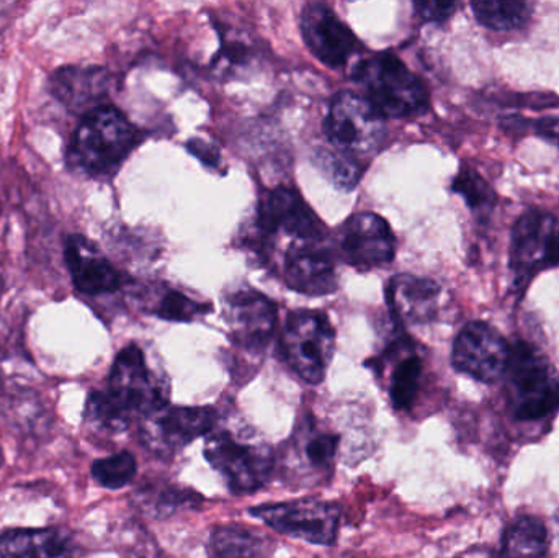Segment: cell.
I'll list each match as a JSON object with an SVG mask.
<instances>
[{
    "label": "cell",
    "mask_w": 559,
    "mask_h": 558,
    "mask_svg": "<svg viewBox=\"0 0 559 558\" xmlns=\"http://www.w3.org/2000/svg\"><path fill=\"white\" fill-rule=\"evenodd\" d=\"M140 140V131L118 108L100 105L87 111L75 128L68 164L85 176L105 179L120 169Z\"/></svg>",
    "instance_id": "cell-1"
},
{
    "label": "cell",
    "mask_w": 559,
    "mask_h": 558,
    "mask_svg": "<svg viewBox=\"0 0 559 558\" xmlns=\"http://www.w3.org/2000/svg\"><path fill=\"white\" fill-rule=\"evenodd\" d=\"M352 78L383 117H417L429 108L426 85L390 52H380L358 62Z\"/></svg>",
    "instance_id": "cell-2"
},
{
    "label": "cell",
    "mask_w": 559,
    "mask_h": 558,
    "mask_svg": "<svg viewBox=\"0 0 559 558\" xmlns=\"http://www.w3.org/2000/svg\"><path fill=\"white\" fill-rule=\"evenodd\" d=\"M504 377L509 406L519 422H545L558 412L559 373L537 347L525 341L515 343Z\"/></svg>",
    "instance_id": "cell-3"
},
{
    "label": "cell",
    "mask_w": 559,
    "mask_h": 558,
    "mask_svg": "<svg viewBox=\"0 0 559 558\" xmlns=\"http://www.w3.org/2000/svg\"><path fill=\"white\" fill-rule=\"evenodd\" d=\"M205 459L223 475L235 495L255 494L271 480L275 454L271 446L238 436L228 429L209 435Z\"/></svg>",
    "instance_id": "cell-4"
},
{
    "label": "cell",
    "mask_w": 559,
    "mask_h": 558,
    "mask_svg": "<svg viewBox=\"0 0 559 558\" xmlns=\"http://www.w3.org/2000/svg\"><path fill=\"white\" fill-rule=\"evenodd\" d=\"M559 265V218L544 210H528L512 226L509 269L522 294L540 272Z\"/></svg>",
    "instance_id": "cell-5"
},
{
    "label": "cell",
    "mask_w": 559,
    "mask_h": 558,
    "mask_svg": "<svg viewBox=\"0 0 559 558\" xmlns=\"http://www.w3.org/2000/svg\"><path fill=\"white\" fill-rule=\"evenodd\" d=\"M104 393L108 402L131 423L169 405V385L153 376L143 351L134 344L118 354Z\"/></svg>",
    "instance_id": "cell-6"
},
{
    "label": "cell",
    "mask_w": 559,
    "mask_h": 558,
    "mask_svg": "<svg viewBox=\"0 0 559 558\" xmlns=\"http://www.w3.org/2000/svg\"><path fill=\"white\" fill-rule=\"evenodd\" d=\"M282 353L293 372L305 382L321 383L334 356L335 333L321 311L289 314L282 334Z\"/></svg>",
    "instance_id": "cell-7"
},
{
    "label": "cell",
    "mask_w": 559,
    "mask_h": 558,
    "mask_svg": "<svg viewBox=\"0 0 559 558\" xmlns=\"http://www.w3.org/2000/svg\"><path fill=\"white\" fill-rule=\"evenodd\" d=\"M325 134L342 153L358 156L381 146L386 133L384 117L365 95L338 92L329 108Z\"/></svg>",
    "instance_id": "cell-8"
},
{
    "label": "cell",
    "mask_w": 559,
    "mask_h": 558,
    "mask_svg": "<svg viewBox=\"0 0 559 558\" xmlns=\"http://www.w3.org/2000/svg\"><path fill=\"white\" fill-rule=\"evenodd\" d=\"M341 436L306 416L282 452V467L292 484L319 485L334 472Z\"/></svg>",
    "instance_id": "cell-9"
},
{
    "label": "cell",
    "mask_w": 559,
    "mask_h": 558,
    "mask_svg": "<svg viewBox=\"0 0 559 558\" xmlns=\"http://www.w3.org/2000/svg\"><path fill=\"white\" fill-rule=\"evenodd\" d=\"M218 413L209 406H170L154 409L140 419V436L147 451L173 458L195 439L215 431Z\"/></svg>",
    "instance_id": "cell-10"
},
{
    "label": "cell",
    "mask_w": 559,
    "mask_h": 558,
    "mask_svg": "<svg viewBox=\"0 0 559 558\" xmlns=\"http://www.w3.org/2000/svg\"><path fill=\"white\" fill-rule=\"evenodd\" d=\"M249 513L285 536L316 546H332L337 541L342 510L329 501L296 500L262 504Z\"/></svg>",
    "instance_id": "cell-11"
},
{
    "label": "cell",
    "mask_w": 559,
    "mask_h": 558,
    "mask_svg": "<svg viewBox=\"0 0 559 558\" xmlns=\"http://www.w3.org/2000/svg\"><path fill=\"white\" fill-rule=\"evenodd\" d=\"M512 346L485 321L466 324L453 344L452 363L459 372L483 383H495L508 372Z\"/></svg>",
    "instance_id": "cell-12"
},
{
    "label": "cell",
    "mask_w": 559,
    "mask_h": 558,
    "mask_svg": "<svg viewBox=\"0 0 559 558\" xmlns=\"http://www.w3.org/2000/svg\"><path fill=\"white\" fill-rule=\"evenodd\" d=\"M338 242L345 262L361 271L388 264L396 251L390 225L374 213L350 216L342 226Z\"/></svg>",
    "instance_id": "cell-13"
},
{
    "label": "cell",
    "mask_w": 559,
    "mask_h": 558,
    "mask_svg": "<svg viewBox=\"0 0 559 558\" xmlns=\"http://www.w3.org/2000/svg\"><path fill=\"white\" fill-rule=\"evenodd\" d=\"M301 32L309 51L329 68L347 64L358 41L347 25L322 3H309L301 15Z\"/></svg>",
    "instance_id": "cell-14"
},
{
    "label": "cell",
    "mask_w": 559,
    "mask_h": 558,
    "mask_svg": "<svg viewBox=\"0 0 559 558\" xmlns=\"http://www.w3.org/2000/svg\"><path fill=\"white\" fill-rule=\"evenodd\" d=\"M229 334L242 349H262L277 324V307L255 290H239L225 301Z\"/></svg>",
    "instance_id": "cell-15"
},
{
    "label": "cell",
    "mask_w": 559,
    "mask_h": 558,
    "mask_svg": "<svg viewBox=\"0 0 559 558\" xmlns=\"http://www.w3.org/2000/svg\"><path fill=\"white\" fill-rule=\"evenodd\" d=\"M258 225L264 235L282 229L301 241H321L324 235V226L311 206L296 190L286 187L275 189L262 200Z\"/></svg>",
    "instance_id": "cell-16"
},
{
    "label": "cell",
    "mask_w": 559,
    "mask_h": 558,
    "mask_svg": "<svg viewBox=\"0 0 559 558\" xmlns=\"http://www.w3.org/2000/svg\"><path fill=\"white\" fill-rule=\"evenodd\" d=\"M66 264L71 272L75 290L87 297L114 294L123 285L120 272L102 254L95 242L82 235L66 239Z\"/></svg>",
    "instance_id": "cell-17"
},
{
    "label": "cell",
    "mask_w": 559,
    "mask_h": 558,
    "mask_svg": "<svg viewBox=\"0 0 559 558\" xmlns=\"http://www.w3.org/2000/svg\"><path fill=\"white\" fill-rule=\"evenodd\" d=\"M285 281L292 290L309 297L329 295L337 288L334 262L319 241H301L289 246L285 254Z\"/></svg>",
    "instance_id": "cell-18"
},
{
    "label": "cell",
    "mask_w": 559,
    "mask_h": 558,
    "mask_svg": "<svg viewBox=\"0 0 559 558\" xmlns=\"http://www.w3.org/2000/svg\"><path fill=\"white\" fill-rule=\"evenodd\" d=\"M108 74L95 66H62L49 78L52 97L72 114H87L100 107L108 91Z\"/></svg>",
    "instance_id": "cell-19"
},
{
    "label": "cell",
    "mask_w": 559,
    "mask_h": 558,
    "mask_svg": "<svg viewBox=\"0 0 559 558\" xmlns=\"http://www.w3.org/2000/svg\"><path fill=\"white\" fill-rule=\"evenodd\" d=\"M388 305L401 323H429L439 311L440 287L430 278L397 275L388 285Z\"/></svg>",
    "instance_id": "cell-20"
},
{
    "label": "cell",
    "mask_w": 559,
    "mask_h": 558,
    "mask_svg": "<svg viewBox=\"0 0 559 558\" xmlns=\"http://www.w3.org/2000/svg\"><path fill=\"white\" fill-rule=\"evenodd\" d=\"M74 544L61 530H13L0 536V558H72Z\"/></svg>",
    "instance_id": "cell-21"
},
{
    "label": "cell",
    "mask_w": 559,
    "mask_h": 558,
    "mask_svg": "<svg viewBox=\"0 0 559 558\" xmlns=\"http://www.w3.org/2000/svg\"><path fill=\"white\" fill-rule=\"evenodd\" d=\"M548 554L547 527L538 518H519L506 531L501 558H550Z\"/></svg>",
    "instance_id": "cell-22"
},
{
    "label": "cell",
    "mask_w": 559,
    "mask_h": 558,
    "mask_svg": "<svg viewBox=\"0 0 559 558\" xmlns=\"http://www.w3.org/2000/svg\"><path fill=\"white\" fill-rule=\"evenodd\" d=\"M397 344L400 359L394 363L388 382V393L396 412H411L419 399L423 387L424 364L420 357L414 353L401 354Z\"/></svg>",
    "instance_id": "cell-23"
},
{
    "label": "cell",
    "mask_w": 559,
    "mask_h": 558,
    "mask_svg": "<svg viewBox=\"0 0 559 558\" xmlns=\"http://www.w3.org/2000/svg\"><path fill=\"white\" fill-rule=\"evenodd\" d=\"M210 558H269V543L246 527L219 526L210 539Z\"/></svg>",
    "instance_id": "cell-24"
},
{
    "label": "cell",
    "mask_w": 559,
    "mask_h": 558,
    "mask_svg": "<svg viewBox=\"0 0 559 558\" xmlns=\"http://www.w3.org/2000/svg\"><path fill=\"white\" fill-rule=\"evenodd\" d=\"M476 20L496 32H508L527 25L532 16V3L521 0H481L472 3Z\"/></svg>",
    "instance_id": "cell-25"
},
{
    "label": "cell",
    "mask_w": 559,
    "mask_h": 558,
    "mask_svg": "<svg viewBox=\"0 0 559 558\" xmlns=\"http://www.w3.org/2000/svg\"><path fill=\"white\" fill-rule=\"evenodd\" d=\"M200 500L202 498L192 491L179 490L177 487H166V485L141 488L138 491V507L144 513L159 518L170 517L179 508L190 507Z\"/></svg>",
    "instance_id": "cell-26"
},
{
    "label": "cell",
    "mask_w": 559,
    "mask_h": 558,
    "mask_svg": "<svg viewBox=\"0 0 559 558\" xmlns=\"http://www.w3.org/2000/svg\"><path fill=\"white\" fill-rule=\"evenodd\" d=\"M453 190L466 200L476 215L481 218L491 215L496 203L495 190L472 167H462L459 176L453 180Z\"/></svg>",
    "instance_id": "cell-27"
},
{
    "label": "cell",
    "mask_w": 559,
    "mask_h": 558,
    "mask_svg": "<svg viewBox=\"0 0 559 558\" xmlns=\"http://www.w3.org/2000/svg\"><path fill=\"white\" fill-rule=\"evenodd\" d=\"M136 461L130 452H118L110 458L98 459L92 465V477L108 490L127 487L136 475Z\"/></svg>",
    "instance_id": "cell-28"
},
{
    "label": "cell",
    "mask_w": 559,
    "mask_h": 558,
    "mask_svg": "<svg viewBox=\"0 0 559 558\" xmlns=\"http://www.w3.org/2000/svg\"><path fill=\"white\" fill-rule=\"evenodd\" d=\"M210 310L203 301L193 300L180 290H164L151 311L169 321H193Z\"/></svg>",
    "instance_id": "cell-29"
},
{
    "label": "cell",
    "mask_w": 559,
    "mask_h": 558,
    "mask_svg": "<svg viewBox=\"0 0 559 558\" xmlns=\"http://www.w3.org/2000/svg\"><path fill=\"white\" fill-rule=\"evenodd\" d=\"M319 169L341 189H352L360 179V167L352 159L350 154L329 153L321 151L318 156Z\"/></svg>",
    "instance_id": "cell-30"
},
{
    "label": "cell",
    "mask_w": 559,
    "mask_h": 558,
    "mask_svg": "<svg viewBox=\"0 0 559 558\" xmlns=\"http://www.w3.org/2000/svg\"><path fill=\"white\" fill-rule=\"evenodd\" d=\"M416 12L426 22L443 23L456 12L459 3L455 2H416Z\"/></svg>",
    "instance_id": "cell-31"
},
{
    "label": "cell",
    "mask_w": 559,
    "mask_h": 558,
    "mask_svg": "<svg viewBox=\"0 0 559 558\" xmlns=\"http://www.w3.org/2000/svg\"><path fill=\"white\" fill-rule=\"evenodd\" d=\"M527 127L537 136L550 141L559 146V117H544L535 121H528Z\"/></svg>",
    "instance_id": "cell-32"
},
{
    "label": "cell",
    "mask_w": 559,
    "mask_h": 558,
    "mask_svg": "<svg viewBox=\"0 0 559 558\" xmlns=\"http://www.w3.org/2000/svg\"><path fill=\"white\" fill-rule=\"evenodd\" d=\"M189 147L192 153H195L200 159L205 161V163L210 164V166H218V153H216L215 147L210 146V144H206L205 141H190Z\"/></svg>",
    "instance_id": "cell-33"
}]
</instances>
